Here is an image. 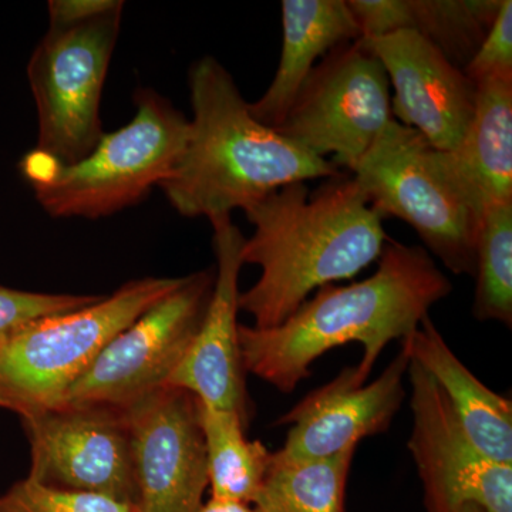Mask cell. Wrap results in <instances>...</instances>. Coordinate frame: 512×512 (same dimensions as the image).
<instances>
[{"instance_id": "6da1fadb", "label": "cell", "mask_w": 512, "mask_h": 512, "mask_svg": "<svg viewBox=\"0 0 512 512\" xmlns=\"http://www.w3.org/2000/svg\"><path fill=\"white\" fill-rule=\"evenodd\" d=\"M375 274L348 286L326 285L291 318L271 329L239 325L242 367L282 393H292L329 350L360 343L355 379L365 384L392 340L419 328L430 309L453 291L426 249L389 241Z\"/></svg>"}, {"instance_id": "7a4b0ae2", "label": "cell", "mask_w": 512, "mask_h": 512, "mask_svg": "<svg viewBox=\"0 0 512 512\" xmlns=\"http://www.w3.org/2000/svg\"><path fill=\"white\" fill-rule=\"evenodd\" d=\"M244 212L254 234L242 262L258 265L261 276L239 293L238 306L256 329L282 325L316 289L355 278L389 241L382 215L343 175L313 194L306 183L285 185Z\"/></svg>"}, {"instance_id": "3957f363", "label": "cell", "mask_w": 512, "mask_h": 512, "mask_svg": "<svg viewBox=\"0 0 512 512\" xmlns=\"http://www.w3.org/2000/svg\"><path fill=\"white\" fill-rule=\"evenodd\" d=\"M192 119L183 154L160 185L183 217H231L285 185L342 177L339 168L259 123L214 57L191 66Z\"/></svg>"}, {"instance_id": "277c9868", "label": "cell", "mask_w": 512, "mask_h": 512, "mask_svg": "<svg viewBox=\"0 0 512 512\" xmlns=\"http://www.w3.org/2000/svg\"><path fill=\"white\" fill-rule=\"evenodd\" d=\"M123 9L120 0L49 2V28L28 66L39 127L37 156L70 165L99 143L101 96Z\"/></svg>"}, {"instance_id": "5b68a950", "label": "cell", "mask_w": 512, "mask_h": 512, "mask_svg": "<svg viewBox=\"0 0 512 512\" xmlns=\"http://www.w3.org/2000/svg\"><path fill=\"white\" fill-rule=\"evenodd\" d=\"M127 126L104 133L89 156L59 165L29 153L22 163L36 200L55 218L107 217L160 187L187 143L190 120L151 89L138 90Z\"/></svg>"}, {"instance_id": "8992f818", "label": "cell", "mask_w": 512, "mask_h": 512, "mask_svg": "<svg viewBox=\"0 0 512 512\" xmlns=\"http://www.w3.org/2000/svg\"><path fill=\"white\" fill-rule=\"evenodd\" d=\"M183 281L136 279L76 311L32 323L0 349V409L26 419L59 406L107 343Z\"/></svg>"}, {"instance_id": "52a82bcc", "label": "cell", "mask_w": 512, "mask_h": 512, "mask_svg": "<svg viewBox=\"0 0 512 512\" xmlns=\"http://www.w3.org/2000/svg\"><path fill=\"white\" fill-rule=\"evenodd\" d=\"M436 148L392 120L353 170V180L382 217L407 222L456 275L474 276L481 218L437 164Z\"/></svg>"}, {"instance_id": "ba28073f", "label": "cell", "mask_w": 512, "mask_h": 512, "mask_svg": "<svg viewBox=\"0 0 512 512\" xmlns=\"http://www.w3.org/2000/svg\"><path fill=\"white\" fill-rule=\"evenodd\" d=\"M392 120L389 77L359 39L316 64L275 131L353 173Z\"/></svg>"}, {"instance_id": "9c48e42d", "label": "cell", "mask_w": 512, "mask_h": 512, "mask_svg": "<svg viewBox=\"0 0 512 512\" xmlns=\"http://www.w3.org/2000/svg\"><path fill=\"white\" fill-rule=\"evenodd\" d=\"M214 282V269L184 276L175 291L107 343L59 406L127 409L168 386L200 329Z\"/></svg>"}, {"instance_id": "30bf717a", "label": "cell", "mask_w": 512, "mask_h": 512, "mask_svg": "<svg viewBox=\"0 0 512 512\" xmlns=\"http://www.w3.org/2000/svg\"><path fill=\"white\" fill-rule=\"evenodd\" d=\"M22 421L32 454L29 478L134 508L136 480L124 409L57 406Z\"/></svg>"}, {"instance_id": "8fae6325", "label": "cell", "mask_w": 512, "mask_h": 512, "mask_svg": "<svg viewBox=\"0 0 512 512\" xmlns=\"http://www.w3.org/2000/svg\"><path fill=\"white\" fill-rule=\"evenodd\" d=\"M136 512H200L208 478L200 400L165 386L124 409Z\"/></svg>"}, {"instance_id": "7c38bea8", "label": "cell", "mask_w": 512, "mask_h": 512, "mask_svg": "<svg viewBox=\"0 0 512 512\" xmlns=\"http://www.w3.org/2000/svg\"><path fill=\"white\" fill-rule=\"evenodd\" d=\"M413 430L409 450L424 488L427 512H512V466L484 456L458 423L433 377L410 360Z\"/></svg>"}, {"instance_id": "4fadbf2b", "label": "cell", "mask_w": 512, "mask_h": 512, "mask_svg": "<svg viewBox=\"0 0 512 512\" xmlns=\"http://www.w3.org/2000/svg\"><path fill=\"white\" fill-rule=\"evenodd\" d=\"M362 42L389 77L393 119L416 130L436 150H453L473 119L477 84L412 30Z\"/></svg>"}, {"instance_id": "5bb4252c", "label": "cell", "mask_w": 512, "mask_h": 512, "mask_svg": "<svg viewBox=\"0 0 512 512\" xmlns=\"http://www.w3.org/2000/svg\"><path fill=\"white\" fill-rule=\"evenodd\" d=\"M217 256L214 289L200 329L168 386L194 394L204 406L229 410L248 419L247 390L242 367L237 316L239 274L242 266L241 234L231 217L211 220Z\"/></svg>"}, {"instance_id": "9a60e30c", "label": "cell", "mask_w": 512, "mask_h": 512, "mask_svg": "<svg viewBox=\"0 0 512 512\" xmlns=\"http://www.w3.org/2000/svg\"><path fill=\"white\" fill-rule=\"evenodd\" d=\"M409 366L410 357L402 349L375 382L359 384L355 367L342 370L278 420L281 426H292L278 453L293 460L328 457L383 433L406 397L403 380Z\"/></svg>"}, {"instance_id": "2e32d148", "label": "cell", "mask_w": 512, "mask_h": 512, "mask_svg": "<svg viewBox=\"0 0 512 512\" xmlns=\"http://www.w3.org/2000/svg\"><path fill=\"white\" fill-rule=\"evenodd\" d=\"M437 164L478 217L512 202V79L477 84L476 110L450 151L436 150Z\"/></svg>"}, {"instance_id": "e0dca14e", "label": "cell", "mask_w": 512, "mask_h": 512, "mask_svg": "<svg viewBox=\"0 0 512 512\" xmlns=\"http://www.w3.org/2000/svg\"><path fill=\"white\" fill-rule=\"evenodd\" d=\"M410 360L426 370L447 397L468 439L491 461L512 466V403L493 392L450 349L430 316L402 339Z\"/></svg>"}, {"instance_id": "ac0fdd59", "label": "cell", "mask_w": 512, "mask_h": 512, "mask_svg": "<svg viewBox=\"0 0 512 512\" xmlns=\"http://www.w3.org/2000/svg\"><path fill=\"white\" fill-rule=\"evenodd\" d=\"M282 26L284 43L274 80L261 99L249 104L252 116L274 130L284 121L316 62L330 50L362 39L346 0H284Z\"/></svg>"}, {"instance_id": "d6986e66", "label": "cell", "mask_w": 512, "mask_h": 512, "mask_svg": "<svg viewBox=\"0 0 512 512\" xmlns=\"http://www.w3.org/2000/svg\"><path fill=\"white\" fill-rule=\"evenodd\" d=\"M356 448L301 460L272 453L252 505L261 512H346V485Z\"/></svg>"}, {"instance_id": "ffe728a7", "label": "cell", "mask_w": 512, "mask_h": 512, "mask_svg": "<svg viewBox=\"0 0 512 512\" xmlns=\"http://www.w3.org/2000/svg\"><path fill=\"white\" fill-rule=\"evenodd\" d=\"M200 420L211 497L254 504L272 453L261 441L247 439V420L238 413L211 409L200 402Z\"/></svg>"}, {"instance_id": "44dd1931", "label": "cell", "mask_w": 512, "mask_h": 512, "mask_svg": "<svg viewBox=\"0 0 512 512\" xmlns=\"http://www.w3.org/2000/svg\"><path fill=\"white\" fill-rule=\"evenodd\" d=\"M500 8L501 0H403L402 30L416 32L464 72Z\"/></svg>"}, {"instance_id": "7402d4cb", "label": "cell", "mask_w": 512, "mask_h": 512, "mask_svg": "<svg viewBox=\"0 0 512 512\" xmlns=\"http://www.w3.org/2000/svg\"><path fill=\"white\" fill-rule=\"evenodd\" d=\"M473 315L512 325V202L484 211L476 251Z\"/></svg>"}, {"instance_id": "603a6c76", "label": "cell", "mask_w": 512, "mask_h": 512, "mask_svg": "<svg viewBox=\"0 0 512 512\" xmlns=\"http://www.w3.org/2000/svg\"><path fill=\"white\" fill-rule=\"evenodd\" d=\"M0 512H136L101 495L62 490L25 478L0 494Z\"/></svg>"}, {"instance_id": "cb8c5ba5", "label": "cell", "mask_w": 512, "mask_h": 512, "mask_svg": "<svg viewBox=\"0 0 512 512\" xmlns=\"http://www.w3.org/2000/svg\"><path fill=\"white\" fill-rule=\"evenodd\" d=\"M100 296L16 291L0 286V349L37 320L96 302Z\"/></svg>"}, {"instance_id": "d4e9b609", "label": "cell", "mask_w": 512, "mask_h": 512, "mask_svg": "<svg viewBox=\"0 0 512 512\" xmlns=\"http://www.w3.org/2000/svg\"><path fill=\"white\" fill-rule=\"evenodd\" d=\"M464 73L474 84L512 79V2L501 0L493 28L485 36Z\"/></svg>"}, {"instance_id": "484cf974", "label": "cell", "mask_w": 512, "mask_h": 512, "mask_svg": "<svg viewBox=\"0 0 512 512\" xmlns=\"http://www.w3.org/2000/svg\"><path fill=\"white\" fill-rule=\"evenodd\" d=\"M200 512H261L254 505L239 503V501L221 500L210 498V501L202 505Z\"/></svg>"}, {"instance_id": "4316f807", "label": "cell", "mask_w": 512, "mask_h": 512, "mask_svg": "<svg viewBox=\"0 0 512 512\" xmlns=\"http://www.w3.org/2000/svg\"><path fill=\"white\" fill-rule=\"evenodd\" d=\"M460 512H485V510H483L481 507H478L476 504H467L461 508Z\"/></svg>"}]
</instances>
